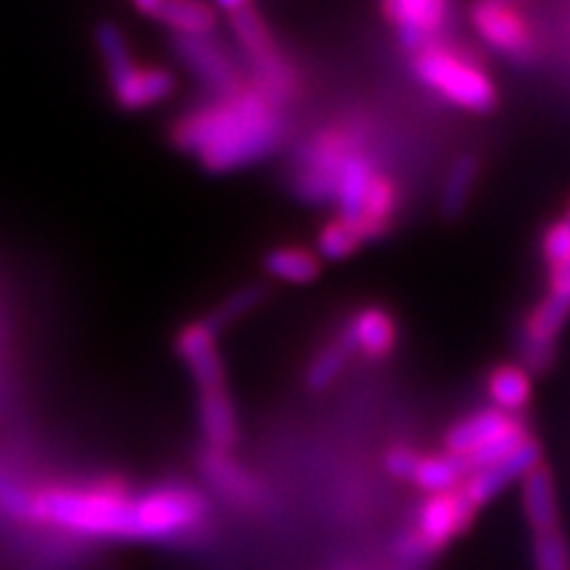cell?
Wrapping results in <instances>:
<instances>
[{"label":"cell","instance_id":"cell-1","mask_svg":"<svg viewBox=\"0 0 570 570\" xmlns=\"http://www.w3.org/2000/svg\"><path fill=\"white\" fill-rule=\"evenodd\" d=\"M283 132L281 106L246 82L233 96H212V101L177 117L169 140L177 151L194 156L206 173L227 175L265 161L281 146Z\"/></svg>","mask_w":570,"mask_h":570},{"label":"cell","instance_id":"cell-2","mask_svg":"<svg viewBox=\"0 0 570 570\" xmlns=\"http://www.w3.org/2000/svg\"><path fill=\"white\" fill-rule=\"evenodd\" d=\"M219 327L206 315L194 323L183 325L175 338V352L190 370L198 394V428L206 449L212 452H233L238 441V415L230 391L223 354H219Z\"/></svg>","mask_w":570,"mask_h":570},{"label":"cell","instance_id":"cell-3","mask_svg":"<svg viewBox=\"0 0 570 570\" xmlns=\"http://www.w3.org/2000/svg\"><path fill=\"white\" fill-rule=\"evenodd\" d=\"M32 520L106 539H140V494L125 487H59L32 494Z\"/></svg>","mask_w":570,"mask_h":570},{"label":"cell","instance_id":"cell-4","mask_svg":"<svg viewBox=\"0 0 570 570\" xmlns=\"http://www.w3.org/2000/svg\"><path fill=\"white\" fill-rule=\"evenodd\" d=\"M412 75L425 85L428 90L436 92L441 101L454 109L470 114L494 111L499 101L497 85L491 75L479 61L458 46H449L444 40L431 42L423 51L412 56Z\"/></svg>","mask_w":570,"mask_h":570},{"label":"cell","instance_id":"cell-5","mask_svg":"<svg viewBox=\"0 0 570 570\" xmlns=\"http://www.w3.org/2000/svg\"><path fill=\"white\" fill-rule=\"evenodd\" d=\"M217 11L219 19H225L227 27H230L233 38L238 40L240 53L252 63V85L273 98L277 106L291 101L298 88L296 69L277 51L275 38L269 32L267 19L262 17L259 6L248 3V0H223V3H217Z\"/></svg>","mask_w":570,"mask_h":570},{"label":"cell","instance_id":"cell-6","mask_svg":"<svg viewBox=\"0 0 570 570\" xmlns=\"http://www.w3.org/2000/svg\"><path fill=\"white\" fill-rule=\"evenodd\" d=\"M531 439L529 425L523 415H508L494 407L475 410L458 420L444 433V452L458 454L470 465V470H481L497 465L510 452Z\"/></svg>","mask_w":570,"mask_h":570},{"label":"cell","instance_id":"cell-7","mask_svg":"<svg viewBox=\"0 0 570 570\" xmlns=\"http://www.w3.org/2000/svg\"><path fill=\"white\" fill-rule=\"evenodd\" d=\"M475 512L479 510L470 504L462 487L444 491V494L425 497L417 510L415 525L399 537L396 554L402 558V562H410V566H420V562L431 560L433 554H439L470 529Z\"/></svg>","mask_w":570,"mask_h":570},{"label":"cell","instance_id":"cell-8","mask_svg":"<svg viewBox=\"0 0 570 570\" xmlns=\"http://www.w3.org/2000/svg\"><path fill=\"white\" fill-rule=\"evenodd\" d=\"M354 148H360V132L346 130V127L317 132L298 154L296 194L309 204H333L341 164Z\"/></svg>","mask_w":570,"mask_h":570},{"label":"cell","instance_id":"cell-9","mask_svg":"<svg viewBox=\"0 0 570 570\" xmlns=\"http://www.w3.org/2000/svg\"><path fill=\"white\" fill-rule=\"evenodd\" d=\"M173 53L190 75L196 77L204 88L214 92V98L233 96L244 88V71L230 56L223 42L214 40V35L206 38H173Z\"/></svg>","mask_w":570,"mask_h":570},{"label":"cell","instance_id":"cell-10","mask_svg":"<svg viewBox=\"0 0 570 570\" xmlns=\"http://www.w3.org/2000/svg\"><path fill=\"white\" fill-rule=\"evenodd\" d=\"M470 24L491 51L510 56V59H525L533 46L531 24L518 6L504 0H483L470 6Z\"/></svg>","mask_w":570,"mask_h":570},{"label":"cell","instance_id":"cell-11","mask_svg":"<svg viewBox=\"0 0 570 570\" xmlns=\"http://www.w3.org/2000/svg\"><path fill=\"white\" fill-rule=\"evenodd\" d=\"M452 6L444 0H389L381 6V17L394 27L399 46L410 56L441 40Z\"/></svg>","mask_w":570,"mask_h":570},{"label":"cell","instance_id":"cell-12","mask_svg":"<svg viewBox=\"0 0 570 570\" xmlns=\"http://www.w3.org/2000/svg\"><path fill=\"white\" fill-rule=\"evenodd\" d=\"M541 462H544V449H541L539 439L531 436L525 439L515 452H510L508 458L499 460L497 465L473 470V473L468 475V481L462 483V491H465L470 504H473L475 510H481L487 508L489 502H494L510 483L523 481L533 468L541 465Z\"/></svg>","mask_w":570,"mask_h":570},{"label":"cell","instance_id":"cell-13","mask_svg":"<svg viewBox=\"0 0 570 570\" xmlns=\"http://www.w3.org/2000/svg\"><path fill=\"white\" fill-rule=\"evenodd\" d=\"M341 338L352 348V354H362L365 360L381 362L396 352L399 325L386 306H362L344 325Z\"/></svg>","mask_w":570,"mask_h":570},{"label":"cell","instance_id":"cell-14","mask_svg":"<svg viewBox=\"0 0 570 570\" xmlns=\"http://www.w3.org/2000/svg\"><path fill=\"white\" fill-rule=\"evenodd\" d=\"M135 11L167 27L173 38H206L219 24L217 6L202 0H142L135 3Z\"/></svg>","mask_w":570,"mask_h":570},{"label":"cell","instance_id":"cell-15","mask_svg":"<svg viewBox=\"0 0 570 570\" xmlns=\"http://www.w3.org/2000/svg\"><path fill=\"white\" fill-rule=\"evenodd\" d=\"M111 96L122 111H146L167 101L177 88L175 75L164 67H130L111 80Z\"/></svg>","mask_w":570,"mask_h":570},{"label":"cell","instance_id":"cell-16","mask_svg":"<svg viewBox=\"0 0 570 570\" xmlns=\"http://www.w3.org/2000/svg\"><path fill=\"white\" fill-rule=\"evenodd\" d=\"M377 173H381V169L375 167V161L370 159V154L362 146L354 148V151L346 156L336 177V194H333L336 217L346 219V223L352 225L360 219Z\"/></svg>","mask_w":570,"mask_h":570},{"label":"cell","instance_id":"cell-17","mask_svg":"<svg viewBox=\"0 0 570 570\" xmlns=\"http://www.w3.org/2000/svg\"><path fill=\"white\" fill-rule=\"evenodd\" d=\"M520 504L533 533L560 529L558 489H554V475L547 462H541L520 481Z\"/></svg>","mask_w":570,"mask_h":570},{"label":"cell","instance_id":"cell-18","mask_svg":"<svg viewBox=\"0 0 570 570\" xmlns=\"http://www.w3.org/2000/svg\"><path fill=\"white\" fill-rule=\"evenodd\" d=\"M399 206H402V190H399L394 177L381 169V173L375 175L373 188H370L367 194L365 209H362L360 219L354 223L356 233L362 235L365 244L377 240L381 235H386L391 230V225H394L399 214Z\"/></svg>","mask_w":570,"mask_h":570},{"label":"cell","instance_id":"cell-19","mask_svg":"<svg viewBox=\"0 0 570 570\" xmlns=\"http://www.w3.org/2000/svg\"><path fill=\"white\" fill-rule=\"evenodd\" d=\"M487 394L491 407L508 415H523L533 396V375L515 362H502L487 377Z\"/></svg>","mask_w":570,"mask_h":570},{"label":"cell","instance_id":"cell-20","mask_svg":"<svg viewBox=\"0 0 570 570\" xmlns=\"http://www.w3.org/2000/svg\"><path fill=\"white\" fill-rule=\"evenodd\" d=\"M202 473L227 499H235L240 504H248L256 499V487L259 483L240 462L230 458V452H212V449H206L202 458Z\"/></svg>","mask_w":570,"mask_h":570},{"label":"cell","instance_id":"cell-21","mask_svg":"<svg viewBox=\"0 0 570 570\" xmlns=\"http://www.w3.org/2000/svg\"><path fill=\"white\" fill-rule=\"evenodd\" d=\"M470 473H473V470H470L468 462L458 458V454H449V452L420 454L410 483L423 491L425 497H431V494H444V491L460 489L462 483L468 481Z\"/></svg>","mask_w":570,"mask_h":570},{"label":"cell","instance_id":"cell-22","mask_svg":"<svg viewBox=\"0 0 570 570\" xmlns=\"http://www.w3.org/2000/svg\"><path fill=\"white\" fill-rule=\"evenodd\" d=\"M479 175H481V161L475 154H460L458 159L449 164L444 185H441V196H439V209L446 219L462 217V212L468 209L470 198H473Z\"/></svg>","mask_w":570,"mask_h":570},{"label":"cell","instance_id":"cell-23","mask_svg":"<svg viewBox=\"0 0 570 570\" xmlns=\"http://www.w3.org/2000/svg\"><path fill=\"white\" fill-rule=\"evenodd\" d=\"M265 273L288 285H309L323 273V259L315 248L275 246L265 254Z\"/></svg>","mask_w":570,"mask_h":570},{"label":"cell","instance_id":"cell-24","mask_svg":"<svg viewBox=\"0 0 570 570\" xmlns=\"http://www.w3.org/2000/svg\"><path fill=\"white\" fill-rule=\"evenodd\" d=\"M348 360H352V348L346 346L344 338L338 336V338L327 341V344L315 354V360L309 362V367H306V373H304L306 389L309 391L331 389L333 383L344 375Z\"/></svg>","mask_w":570,"mask_h":570},{"label":"cell","instance_id":"cell-25","mask_svg":"<svg viewBox=\"0 0 570 570\" xmlns=\"http://www.w3.org/2000/svg\"><path fill=\"white\" fill-rule=\"evenodd\" d=\"M92 38H96L98 56H101L109 82L117 80V77H122L127 69L138 63V61L132 59L130 46H127V38H125L122 27H119L117 21H109V19L98 21L96 32H92Z\"/></svg>","mask_w":570,"mask_h":570},{"label":"cell","instance_id":"cell-26","mask_svg":"<svg viewBox=\"0 0 570 570\" xmlns=\"http://www.w3.org/2000/svg\"><path fill=\"white\" fill-rule=\"evenodd\" d=\"M362 246H365V240H362V235L356 233V227L352 223H346V219L333 217L320 227L317 240H315V254L323 262H341V259H348V256H354Z\"/></svg>","mask_w":570,"mask_h":570},{"label":"cell","instance_id":"cell-27","mask_svg":"<svg viewBox=\"0 0 570 570\" xmlns=\"http://www.w3.org/2000/svg\"><path fill=\"white\" fill-rule=\"evenodd\" d=\"M531 547L537 570H570V547L562 529L533 533Z\"/></svg>","mask_w":570,"mask_h":570},{"label":"cell","instance_id":"cell-28","mask_svg":"<svg viewBox=\"0 0 570 570\" xmlns=\"http://www.w3.org/2000/svg\"><path fill=\"white\" fill-rule=\"evenodd\" d=\"M265 294H267V291L262 288L259 283L244 285V288L233 291V294L227 296L225 302L219 304L217 309H214L209 317L214 320V323H217L219 331H223V327H225L227 323H233V320L244 317V315H248V312H252V309H256V306L262 304V298H265Z\"/></svg>","mask_w":570,"mask_h":570},{"label":"cell","instance_id":"cell-29","mask_svg":"<svg viewBox=\"0 0 570 570\" xmlns=\"http://www.w3.org/2000/svg\"><path fill=\"white\" fill-rule=\"evenodd\" d=\"M541 259L547 267L562 265L570 259V214H562L541 233Z\"/></svg>","mask_w":570,"mask_h":570},{"label":"cell","instance_id":"cell-30","mask_svg":"<svg viewBox=\"0 0 570 570\" xmlns=\"http://www.w3.org/2000/svg\"><path fill=\"white\" fill-rule=\"evenodd\" d=\"M0 508L13 518L32 520V494H27V491L17 487V483L6 479V475H0Z\"/></svg>","mask_w":570,"mask_h":570},{"label":"cell","instance_id":"cell-31","mask_svg":"<svg viewBox=\"0 0 570 570\" xmlns=\"http://www.w3.org/2000/svg\"><path fill=\"white\" fill-rule=\"evenodd\" d=\"M417 460H420L417 449H412L407 444H399V446H391L389 452L383 454V468H386V473L394 475V479L410 481L412 473H415Z\"/></svg>","mask_w":570,"mask_h":570}]
</instances>
